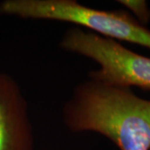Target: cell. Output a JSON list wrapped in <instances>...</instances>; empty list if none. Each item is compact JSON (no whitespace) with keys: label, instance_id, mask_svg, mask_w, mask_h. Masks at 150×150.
<instances>
[{"label":"cell","instance_id":"3957f363","mask_svg":"<svg viewBox=\"0 0 150 150\" xmlns=\"http://www.w3.org/2000/svg\"><path fill=\"white\" fill-rule=\"evenodd\" d=\"M63 49L96 62L91 79L123 87L150 91V58L136 54L116 40L79 27L69 29L60 41Z\"/></svg>","mask_w":150,"mask_h":150},{"label":"cell","instance_id":"7a4b0ae2","mask_svg":"<svg viewBox=\"0 0 150 150\" xmlns=\"http://www.w3.org/2000/svg\"><path fill=\"white\" fill-rule=\"evenodd\" d=\"M0 13L71 23L103 37L150 48V30L124 11L95 9L75 0H4L0 3Z\"/></svg>","mask_w":150,"mask_h":150},{"label":"cell","instance_id":"5b68a950","mask_svg":"<svg viewBox=\"0 0 150 150\" xmlns=\"http://www.w3.org/2000/svg\"><path fill=\"white\" fill-rule=\"evenodd\" d=\"M123 6L133 13L135 19L144 25L150 21V9L146 1L144 0H119Z\"/></svg>","mask_w":150,"mask_h":150},{"label":"cell","instance_id":"6da1fadb","mask_svg":"<svg viewBox=\"0 0 150 150\" xmlns=\"http://www.w3.org/2000/svg\"><path fill=\"white\" fill-rule=\"evenodd\" d=\"M62 116L71 132L101 134L120 150H150V100L131 88L88 78L75 87Z\"/></svg>","mask_w":150,"mask_h":150},{"label":"cell","instance_id":"277c9868","mask_svg":"<svg viewBox=\"0 0 150 150\" xmlns=\"http://www.w3.org/2000/svg\"><path fill=\"white\" fill-rule=\"evenodd\" d=\"M28 104L15 79L0 72V150H34Z\"/></svg>","mask_w":150,"mask_h":150}]
</instances>
